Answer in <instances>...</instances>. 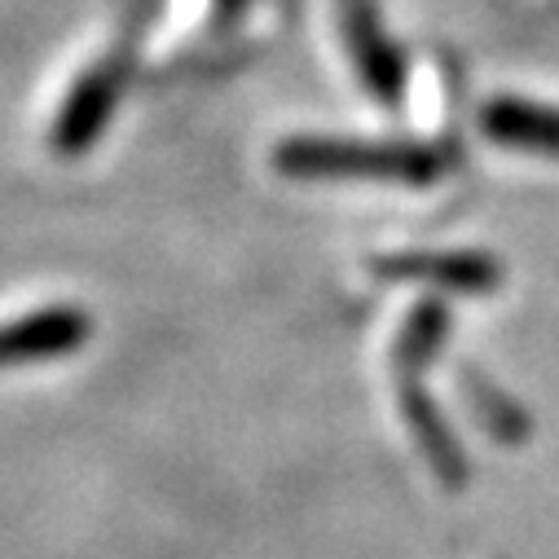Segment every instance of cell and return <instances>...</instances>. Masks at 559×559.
I'll return each instance as SVG.
<instances>
[{
  "mask_svg": "<svg viewBox=\"0 0 559 559\" xmlns=\"http://www.w3.org/2000/svg\"><path fill=\"white\" fill-rule=\"evenodd\" d=\"M273 168L296 181H396L432 186L445 177V155L414 142H353V136H287Z\"/></svg>",
  "mask_w": 559,
  "mask_h": 559,
  "instance_id": "obj_1",
  "label": "cell"
},
{
  "mask_svg": "<svg viewBox=\"0 0 559 559\" xmlns=\"http://www.w3.org/2000/svg\"><path fill=\"white\" fill-rule=\"evenodd\" d=\"M388 283H428L441 292H463V296H485L502 287V260L476 247H454V251H388L374 255L370 264Z\"/></svg>",
  "mask_w": 559,
  "mask_h": 559,
  "instance_id": "obj_2",
  "label": "cell"
},
{
  "mask_svg": "<svg viewBox=\"0 0 559 559\" xmlns=\"http://www.w3.org/2000/svg\"><path fill=\"white\" fill-rule=\"evenodd\" d=\"M119 93H123V62L119 58H102L97 67H88L71 93L62 97L58 115H53V132L49 142L58 155H84L97 146V136L106 132L115 106H119Z\"/></svg>",
  "mask_w": 559,
  "mask_h": 559,
  "instance_id": "obj_3",
  "label": "cell"
},
{
  "mask_svg": "<svg viewBox=\"0 0 559 559\" xmlns=\"http://www.w3.org/2000/svg\"><path fill=\"white\" fill-rule=\"evenodd\" d=\"M93 340V318L80 305H45L14 322H0V370L36 366L80 353Z\"/></svg>",
  "mask_w": 559,
  "mask_h": 559,
  "instance_id": "obj_4",
  "label": "cell"
},
{
  "mask_svg": "<svg viewBox=\"0 0 559 559\" xmlns=\"http://www.w3.org/2000/svg\"><path fill=\"white\" fill-rule=\"evenodd\" d=\"M340 27H344V45H348V58H353L366 93L379 106H401V97H405V58L388 40L379 5L374 0H340Z\"/></svg>",
  "mask_w": 559,
  "mask_h": 559,
  "instance_id": "obj_5",
  "label": "cell"
},
{
  "mask_svg": "<svg viewBox=\"0 0 559 559\" xmlns=\"http://www.w3.org/2000/svg\"><path fill=\"white\" fill-rule=\"evenodd\" d=\"M401 414H405V428L418 445V454H424V463L432 467V476L450 489V493H463L467 480H472V459L467 450L459 445L450 418L441 414V405L432 401L428 388H418L414 379L401 383Z\"/></svg>",
  "mask_w": 559,
  "mask_h": 559,
  "instance_id": "obj_6",
  "label": "cell"
},
{
  "mask_svg": "<svg viewBox=\"0 0 559 559\" xmlns=\"http://www.w3.org/2000/svg\"><path fill=\"white\" fill-rule=\"evenodd\" d=\"M480 132L498 146L559 159V106H542V102H524V97H498L480 110Z\"/></svg>",
  "mask_w": 559,
  "mask_h": 559,
  "instance_id": "obj_7",
  "label": "cell"
},
{
  "mask_svg": "<svg viewBox=\"0 0 559 559\" xmlns=\"http://www.w3.org/2000/svg\"><path fill=\"white\" fill-rule=\"evenodd\" d=\"M459 392H463L472 418H476V424H480L493 441L520 445V441L533 432V418L520 409V401H511V396H507L493 379H485L476 366H463V370H459Z\"/></svg>",
  "mask_w": 559,
  "mask_h": 559,
  "instance_id": "obj_8",
  "label": "cell"
},
{
  "mask_svg": "<svg viewBox=\"0 0 559 559\" xmlns=\"http://www.w3.org/2000/svg\"><path fill=\"white\" fill-rule=\"evenodd\" d=\"M445 340H450V309H445L441 300H418V305L405 313V322H401V331H396V344H392L396 370H401L405 379H414L418 370H428V366L441 357Z\"/></svg>",
  "mask_w": 559,
  "mask_h": 559,
  "instance_id": "obj_9",
  "label": "cell"
},
{
  "mask_svg": "<svg viewBox=\"0 0 559 559\" xmlns=\"http://www.w3.org/2000/svg\"><path fill=\"white\" fill-rule=\"evenodd\" d=\"M242 10H247V0H212V23L216 27H234Z\"/></svg>",
  "mask_w": 559,
  "mask_h": 559,
  "instance_id": "obj_10",
  "label": "cell"
}]
</instances>
